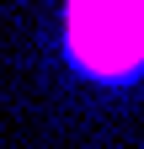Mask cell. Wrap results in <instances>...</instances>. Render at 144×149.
<instances>
[{"instance_id":"1","label":"cell","mask_w":144,"mask_h":149,"mask_svg":"<svg viewBox=\"0 0 144 149\" xmlns=\"http://www.w3.org/2000/svg\"><path fill=\"white\" fill-rule=\"evenodd\" d=\"M69 43L96 74H123L144 59V0H75Z\"/></svg>"}]
</instances>
